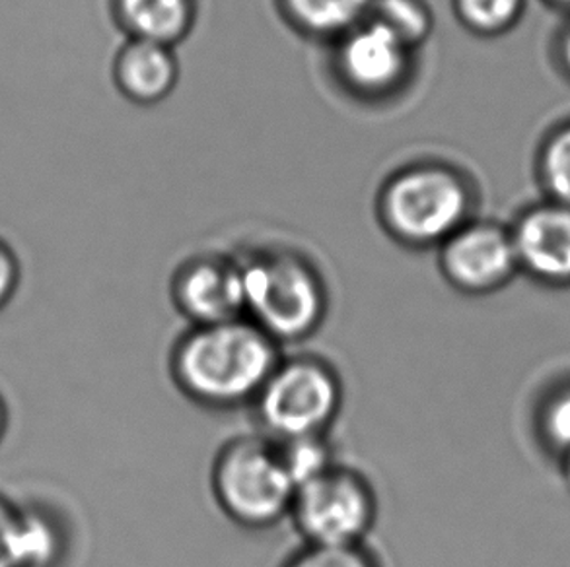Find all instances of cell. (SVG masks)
I'll use <instances>...</instances> for the list:
<instances>
[{
    "instance_id": "cell-20",
    "label": "cell",
    "mask_w": 570,
    "mask_h": 567,
    "mask_svg": "<svg viewBox=\"0 0 570 567\" xmlns=\"http://www.w3.org/2000/svg\"><path fill=\"white\" fill-rule=\"evenodd\" d=\"M283 567H382L364 545H304Z\"/></svg>"
},
{
    "instance_id": "cell-18",
    "label": "cell",
    "mask_w": 570,
    "mask_h": 567,
    "mask_svg": "<svg viewBox=\"0 0 570 567\" xmlns=\"http://www.w3.org/2000/svg\"><path fill=\"white\" fill-rule=\"evenodd\" d=\"M283 451L286 468L293 476L296 488L309 478L324 472L325 468L332 467L335 459L332 444L327 436L301 437L291 441H277Z\"/></svg>"
},
{
    "instance_id": "cell-2",
    "label": "cell",
    "mask_w": 570,
    "mask_h": 567,
    "mask_svg": "<svg viewBox=\"0 0 570 567\" xmlns=\"http://www.w3.org/2000/svg\"><path fill=\"white\" fill-rule=\"evenodd\" d=\"M246 319L278 345H296L324 325L330 298L324 280L291 251H265L239 262Z\"/></svg>"
},
{
    "instance_id": "cell-10",
    "label": "cell",
    "mask_w": 570,
    "mask_h": 567,
    "mask_svg": "<svg viewBox=\"0 0 570 567\" xmlns=\"http://www.w3.org/2000/svg\"><path fill=\"white\" fill-rule=\"evenodd\" d=\"M512 233L518 267L546 286H570V208L546 202L525 210Z\"/></svg>"
},
{
    "instance_id": "cell-15",
    "label": "cell",
    "mask_w": 570,
    "mask_h": 567,
    "mask_svg": "<svg viewBox=\"0 0 570 567\" xmlns=\"http://www.w3.org/2000/svg\"><path fill=\"white\" fill-rule=\"evenodd\" d=\"M366 18L382 23L411 49L421 46L432 31L431 10L423 0H374Z\"/></svg>"
},
{
    "instance_id": "cell-22",
    "label": "cell",
    "mask_w": 570,
    "mask_h": 567,
    "mask_svg": "<svg viewBox=\"0 0 570 567\" xmlns=\"http://www.w3.org/2000/svg\"><path fill=\"white\" fill-rule=\"evenodd\" d=\"M18 501L0 491V567H14V527Z\"/></svg>"
},
{
    "instance_id": "cell-16",
    "label": "cell",
    "mask_w": 570,
    "mask_h": 567,
    "mask_svg": "<svg viewBox=\"0 0 570 567\" xmlns=\"http://www.w3.org/2000/svg\"><path fill=\"white\" fill-rule=\"evenodd\" d=\"M525 0H455L465 28L479 36H499L520 20Z\"/></svg>"
},
{
    "instance_id": "cell-1",
    "label": "cell",
    "mask_w": 570,
    "mask_h": 567,
    "mask_svg": "<svg viewBox=\"0 0 570 567\" xmlns=\"http://www.w3.org/2000/svg\"><path fill=\"white\" fill-rule=\"evenodd\" d=\"M281 358V345L246 317L189 325L171 348L170 376L195 405L234 410L254 405Z\"/></svg>"
},
{
    "instance_id": "cell-9",
    "label": "cell",
    "mask_w": 570,
    "mask_h": 567,
    "mask_svg": "<svg viewBox=\"0 0 570 567\" xmlns=\"http://www.w3.org/2000/svg\"><path fill=\"white\" fill-rule=\"evenodd\" d=\"M411 47L382 23L366 18L343 33L337 67L353 90L366 96L392 92L405 80Z\"/></svg>"
},
{
    "instance_id": "cell-19",
    "label": "cell",
    "mask_w": 570,
    "mask_h": 567,
    "mask_svg": "<svg viewBox=\"0 0 570 567\" xmlns=\"http://www.w3.org/2000/svg\"><path fill=\"white\" fill-rule=\"evenodd\" d=\"M540 169L551 200L570 208V125L549 137L541 152Z\"/></svg>"
},
{
    "instance_id": "cell-21",
    "label": "cell",
    "mask_w": 570,
    "mask_h": 567,
    "mask_svg": "<svg viewBox=\"0 0 570 567\" xmlns=\"http://www.w3.org/2000/svg\"><path fill=\"white\" fill-rule=\"evenodd\" d=\"M22 282V265L14 249L0 239V311H4L16 298Z\"/></svg>"
},
{
    "instance_id": "cell-12",
    "label": "cell",
    "mask_w": 570,
    "mask_h": 567,
    "mask_svg": "<svg viewBox=\"0 0 570 567\" xmlns=\"http://www.w3.org/2000/svg\"><path fill=\"white\" fill-rule=\"evenodd\" d=\"M70 553L69 525L51 504L18 501L14 567H65Z\"/></svg>"
},
{
    "instance_id": "cell-11",
    "label": "cell",
    "mask_w": 570,
    "mask_h": 567,
    "mask_svg": "<svg viewBox=\"0 0 570 567\" xmlns=\"http://www.w3.org/2000/svg\"><path fill=\"white\" fill-rule=\"evenodd\" d=\"M114 77L135 103H158L178 82V61L170 46L131 38L117 53Z\"/></svg>"
},
{
    "instance_id": "cell-24",
    "label": "cell",
    "mask_w": 570,
    "mask_h": 567,
    "mask_svg": "<svg viewBox=\"0 0 570 567\" xmlns=\"http://www.w3.org/2000/svg\"><path fill=\"white\" fill-rule=\"evenodd\" d=\"M557 459H559V472H561L563 484L567 486V490L570 491V451L559 455Z\"/></svg>"
},
{
    "instance_id": "cell-3",
    "label": "cell",
    "mask_w": 570,
    "mask_h": 567,
    "mask_svg": "<svg viewBox=\"0 0 570 567\" xmlns=\"http://www.w3.org/2000/svg\"><path fill=\"white\" fill-rule=\"evenodd\" d=\"M210 488L223 514L244 529L275 527L291 515L293 476L281 445L263 436H239L220 447L210 468Z\"/></svg>"
},
{
    "instance_id": "cell-7",
    "label": "cell",
    "mask_w": 570,
    "mask_h": 567,
    "mask_svg": "<svg viewBox=\"0 0 570 567\" xmlns=\"http://www.w3.org/2000/svg\"><path fill=\"white\" fill-rule=\"evenodd\" d=\"M440 267L448 282L468 296L501 290L520 270L512 233L491 222L463 223L442 243Z\"/></svg>"
},
{
    "instance_id": "cell-23",
    "label": "cell",
    "mask_w": 570,
    "mask_h": 567,
    "mask_svg": "<svg viewBox=\"0 0 570 567\" xmlns=\"http://www.w3.org/2000/svg\"><path fill=\"white\" fill-rule=\"evenodd\" d=\"M8 428H10V407H8L7 397L0 391V445L7 437Z\"/></svg>"
},
{
    "instance_id": "cell-14",
    "label": "cell",
    "mask_w": 570,
    "mask_h": 567,
    "mask_svg": "<svg viewBox=\"0 0 570 567\" xmlns=\"http://www.w3.org/2000/svg\"><path fill=\"white\" fill-rule=\"evenodd\" d=\"M374 0H285L286 12L302 30L343 36L364 22Z\"/></svg>"
},
{
    "instance_id": "cell-26",
    "label": "cell",
    "mask_w": 570,
    "mask_h": 567,
    "mask_svg": "<svg viewBox=\"0 0 570 567\" xmlns=\"http://www.w3.org/2000/svg\"><path fill=\"white\" fill-rule=\"evenodd\" d=\"M549 2H553V4H559V7L570 8V0H549Z\"/></svg>"
},
{
    "instance_id": "cell-6",
    "label": "cell",
    "mask_w": 570,
    "mask_h": 567,
    "mask_svg": "<svg viewBox=\"0 0 570 567\" xmlns=\"http://www.w3.org/2000/svg\"><path fill=\"white\" fill-rule=\"evenodd\" d=\"M379 517L371 480L340 460L294 491L288 519L306 545H364Z\"/></svg>"
},
{
    "instance_id": "cell-25",
    "label": "cell",
    "mask_w": 570,
    "mask_h": 567,
    "mask_svg": "<svg viewBox=\"0 0 570 567\" xmlns=\"http://www.w3.org/2000/svg\"><path fill=\"white\" fill-rule=\"evenodd\" d=\"M561 59H563L564 69L570 72V30H567L563 41H561Z\"/></svg>"
},
{
    "instance_id": "cell-8",
    "label": "cell",
    "mask_w": 570,
    "mask_h": 567,
    "mask_svg": "<svg viewBox=\"0 0 570 567\" xmlns=\"http://www.w3.org/2000/svg\"><path fill=\"white\" fill-rule=\"evenodd\" d=\"M171 298L189 325H215L246 317L239 261L193 259L176 272Z\"/></svg>"
},
{
    "instance_id": "cell-17",
    "label": "cell",
    "mask_w": 570,
    "mask_h": 567,
    "mask_svg": "<svg viewBox=\"0 0 570 567\" xmlns=\"http://www.w3.org/2000/svg\"><path fill=\"white\" fill-rule=\"evenodd\" d=\"M541 444L556 457L570 451V384L551 389L535 416Z\"/></svg>"
},
{
    "instance_id": "cell-13",
    "label": "cell",
    "mask_w": 570,
    "mask_h": 567,
    "mask_svg": "<svg viewBox=\"0 0 570 567\" xmlns=\"http://www.w3.org/2000/svg\"><path fill=\"white\" fill-rule=\"evenodd\" d=\"M116 12L131 38L170 47L193 22L191 0H116Z\"/></svg>"
},
{
    "instance_id": "cell-4",
    "label": "cell",
    "mask_w": 570,
    "mask_h": 567,
    "mask_svg": "<svg viewBox=\"0 0 570 567\" xmlns=\"http://www.w3.org/2000/svg\"><path fill=\"white\" fill-rule=\"evenodd\" d=\"M343 381L332 361L314 354L283 356L252 407L263 436L275 441L327 436L341 408Z\"/></svg>"
},
{
    "instance_id": "cell-5",
    "label": "cell",
    "mask_w": 570,
    "mask_h": 567,
    "mask_svg": "<svg viewBox=\"0 0 570 567\" xmlns=\"http://www.w3.org/2000/svg\"><path fill=\"white\" fill-rule=\"evenodd\" d=\"M471 197L462 177L444 166H415L385 185V228L413 247L442 246L468 222Z\"/></svg>"
}]
</instances>
